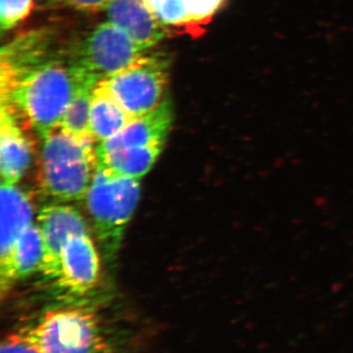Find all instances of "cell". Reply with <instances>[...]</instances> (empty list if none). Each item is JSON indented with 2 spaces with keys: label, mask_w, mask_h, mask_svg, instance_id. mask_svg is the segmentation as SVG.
<instances>
[{
  "label": "cell",
  "mask_w": 353,
  "mask_h": 353,
  "mask_svg": "<svg viewBox=\"0 0 353 353\" xmlns=\"http://www.w3.org/2000/svg\"><path fill=\"white\" fill-rule=\"evenodd\" d=\"M85 76L58 53L1 92V108L29 123L43 139L59 126Z\"/></svg>",
  "instance_id": "obj_1"
},
{
  "label": "cell",
  "mask_w": 353,
  "mask_h": 353,
  "mask_svg": "<svg viewBox=\"0 0 353 353\" xmlns=\"http://www.w3.org/2000/svg\"><path fill=\"white\" fill-rule=\"evenodd\" d=\"M92 137L81 138L58 126L43 139L39 182L44 194L60 201L85 197L99 165Z\"/></svg>",
  "instance_id": "obj_2"
},
{
  "label": "cell",
  "mask_w": 353,
  "mask_h": 353,
  "mask_svg": "<svg viewBox=\"0 0 353 353\" xmlns=\"http://www.w3.org/2000/svg\"><path fill=\"white\" fill-rule=\"evenodd\" d=\"M141 196L138 179L129 178L97 165L85 201L95 233L108 259L119 250L123 233Z\"/></svg>",
  "instance_id": "obj_3"
},
{
  "label": "cell",
  "mask_w": 353,
  "mask_h": 353,
  "mask_svg": "<svg viewBox=\"0 0 353 353\" xmlns=\"http://www.w3.org/2000/svg\"><path fill=\"white\" fill-rule=\"evenodd\" d=\"M22 332L41 353H113L99 318L85 309L48 311Z\"/></svg>",
  "instance_id": "obj_4"
},
{
  "label": "cell",
  "mask_w": 353,
  "mask_h": 353,
  "mask_svg": "<svg viewBox=\"0 0 353 353\" xmlns=\"http://www.w3.org/2000/svg\"><path fill=\"white\" fill-rule=\"evenodd\" d=\"M145 50L117 26L101 23L64 51L77 71L101 82L145 57Z\"/></svg>",
  "instance_id": "obj_5"
},
{
  "label": "cell",
  "mask_w": 353,
  "mask_h": 353,
  "mask_svg": "<svg viewBox=\"0 0 353 353\" xmlns=\"http://www.w3.org/2000/svg\"><path fill=\"white\" fill-rule=\"evenodd\" d=\"M170 59L164 53L145 54L136 63L101 82L132 117L157 109L166 99Z\"/></svg>",
  "instance_id": "obj_6"
},
{
  "label": "cell",
  "mask_w": 353,
  "mask_h": 353,
  "mask_svg": "<svg viewBox=\"0 0 353 353\" xmlns=\"http://www.w3.org/2000/svg\"><path fill=\"white\" fill-rule=\"evenodd\" d=\"M38 225L43 241V259L39 271L46 278L57 280L67 241L75 234H88V224L72 206L52 204L41 209Z\"/></svg>",
  "instance_id": "obj_7"
},
{
  "label": "cell",
  "mask_w": 353,
  "mask_h": 353,
  "mask_svg": "<svg viewBox=\"0 0 353 353\" xmlns=\"http://www.w3.org/2000/svg\"><path fill=\"white\" fill-rule=\"evenodd\" d=\"M99 253L90 234H75L67 241L61 259L58 287L75 296H83L94 289L99 279Z\"/></svg>",
  "instance_id": "obj_8"
},
{
  "label": "cell",
  "mask_w": 353,
  "mask_h": 353,
  "mask_svg": "<svg viewBox=\"0 0 353 353\" xmlns=\"http://www.w3.org/2000/svg\"><path fill=\"white\" fill-rule=\"evenodd\" d=\"M173 122L170 99L152 112L132 118L131 122L113 138L97 145V155L124 148H163Z\"/></svg>",
  "instance_id": "obj_9"
},
{
  "label": "cell",
  "mask_w": 353,
  "mask_h": 353,
  "mask_svg": "<svg viewBox=\"0 0 353 353\" xmlns=\"http://www.w3.org/2000/svg\"><path fill=\"white\" fill-rule=\"evenodd\" d=\"M53 41L48 31L23 34L3 46L1 50V92L12 87L20 78L39 65L55 57Z\"/></svg>",
  "instance_id": "obj_10"
},
{
  "label": "cell",
  "mask_w": 353,
  "mask_h": 353,
  "mask_svg": "<svg viewBox=\"0 0 353 353\" xmlns=\"http://www.w3.org/2000/svg\"><path fill=\"white\" fill-rule=\"evenodd\" d=\"M104 11L109 22L122 29L143 50L153 48L171 34L145 0H110Z\"/></svg>",
  "instance_id": "obj_11"
},
{
  "label": "cell",
  "mask_w": 353,
  "mask_h": 353,
  "mask_svg": "<svg viewBox=\"0 0 353 353\" xmlns=\"http://www.w3.org/2000/svg\"><path fill=\"white\" fill-rule=\"evenodd\" d=\"M32 159V143L24 134L19 121L10 111L1 108L0 172L2 183L16 185L29 169Z\"/></svg>",
  "instance_id": "obj_12"
},
{
  "label": "cell",
  "mask_w": 353,
  "mask_h": 353,
  "mask_svg": "<svg viewBox=\"0 0 353 353\" xmlns=\"http://www.w3.org/2000/svg\"><path fill=\"white\" fill-rule=\"evenodd\" d=\"M43 259V241L38 224L32 223L16 241L6 259L0 260L2 294L17 281L29 277L41 269Z\"/></svg>",
  "instance_id": "obj_13"
},
{
  "label": "cell",
  "mask_w": 353,
  "mask_h": 353,
  "mask_svg": "<svg viewBox=\"0 0 353 353\" xmlns=\"http://www.w3.org/2000/svg\"><path fill=\"white\" fill-rule=\"evenodd\" d=\"M1 241L0 260L6 259L16 241L32 224V204L30 197L16 185H1Z\"/></svg>",
  "instance_id": "obj_14"
},
{
  "label": "cell",
  "mask_w": 353,
  "mask_h": 353,
  "mask_svg": "<svg viewBox=\"0 0 353 353\" xmlns=\"http://www.w3.org/2000/svg\"><path fill=\"white\" fill-rule=\"evenodd\" d=\"M132 116L123 108L101 83L95 85L90 103V127L92 136L101 143L122 131L132 120Z\"/></svg>",
  "instance_id": "obj_15"
},
{
  "label": "cell",
  "mask_w": 353,
  "mask_h": 353,
  "mask_svg": "<svg viewBox=\"0 0 353 353\" xmlns=\"http://www.w3.org/2000/svg\"><path fill=\"white\" fill-rule=\"evenodd\" d=\"M162 150L163 148H124L97 155V159L99 164L115 173L139 180L152 168Z\"/></svg>",
  "instance_id": "obj_16"
},
{
  "label": "cell",
  "mask_w": 353,
  "mask_h": 353,
  "mask_svg": "<svg viewBox=\"0 0 353 353\" xmlns=\"http://www.w3.org/2000/svg\"><path fill=\"white\" fill-rule=\"evenodd\" d=\"M99 83L92 77H83L73 101L60 122L59 126L65 131L81 138L92 137L90 127V103L92 92Z\"/></svg>",
  "instance_id": "obj_17"
},
{
  "label": "cell",
  "mask_w": 353,
  "mask_h": 353,
  "mask_svg": "<svg viewBox=\"0 0 353 353\" xmlns=\"http://www.w3.org/2000/svg\"><path fill=\"white\" fill-rule=\"evenodd\" d=\"M158 20L171 32H188L199 36L201 30L190 20L183 0H145Z\"/></svg>",
  "instance_id": "obj_18"
},
{
  "label": "cell",
  "mask_w": 353,
  "mask_h": 353,
  "mask_svg": "<svg viewBox=\"0 0 353 353\" xmlns=\"http://www.w3.org/2000/svg\"><path fill=\"white\" fill-rule=\"evenodd\" d=\"M34 0H0V26L2 31L13 29L30 15Z\"/></svg>",
  "instance_id": "obj_19"
},
{
  "label": "cell",
  "mask_w": 353,
  "mask_h": 353,
  "mask_svg": "<svg viewBox=\"0 0 353 353\" xmlns=\"http://www.w3.org/2000/svg\"><path fill=\"white\" fill-rule=\"evenodd\" d=\"M225 0H183L185 9L190 20L196 27L201 29V26L208 25L215 13L219 10Z\"/></svg>",
  "instance_id": "obj_20"
},
{
  "label": "cell",
  "mask_w": 353,
  "mask_h": 353,
  "mask_svg": "<svg viewBox=\"0 0 353 353\" xmlns=\"http://www.w3.org/2000/svg\"><path fill=\"white\" fill-rule=\"evenodd\" d=\"M0 353H41L26 334H10L1 341Z\"/></svg>",
  "instance_id": "obj_21"
},
{
  "label": "cell",
  "mask_w": 353,
  "mask_h": 353,
  "mask_svg": "<svg viewBox=\"0 0 353 353\" xmlns=\"http://www.w3.org/2000/svg\"><path fill=\"white\" fill-rule=\"evenodd\" d=\"M50 4L71 7L83 12H99L105 9L110 0H46Z\"/></svg>",
  "instance_id": "obj_22"
},
{
  "label": "cell",
  "mask_w": 353,
  "mask_h": 353,
  "mask_svg": "<svg viewBox=\"0 0 353 353\" xmlns=\"http://www.w3.org/2000/svg\"><path fill=\"white\" fill-rule=\"evenodd\" d=\"M44 1H46V0H44Z\"/></svg>",
  "instance_id": "obj_23"
}]
</instances>
